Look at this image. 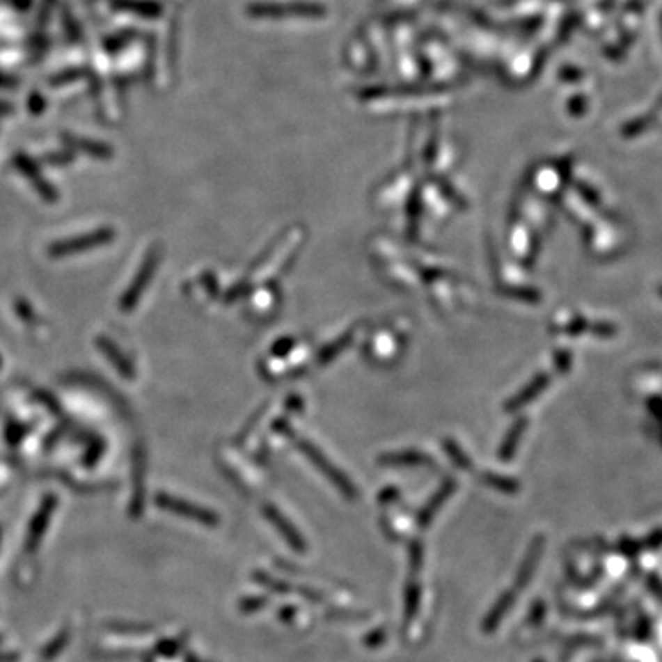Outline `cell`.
<instances>
[{
	"mask_svg": "<svg viewBox=\"0 0 662 662\" xmlns=\"http://www.w3.org/2000/svg\"><path fill=\"white\" fill-rule=\"evenodd\" d=\"M113 239V228L103 226V228H96V230L87 232V234H81V236L77 237H70V239L52 243L50 249H48V254H50L52 258L72 256V254H81V252H87L90 251V249H96V246L107 245V243H111Z\"/></svg>",
	"mask_w": 662,
	"mask_h": 662,
	"instance_id": "1",
	"label": "cell"
},
{
	"mask_svg": "<svg viewBox=\"0 0 662 662\" xmlns=\"http://www.w3.org/2000/svg\"><path fill=\"white\" fill-rule=\"evenodd\" d=\"M159 260L160 251L155 246V249H151V251L148 252V256L144 258V262L140 265L136 276H134V280L131 282V285L125 289V293H123L122 300H120V309H122L123 313H129V311H133V309L136 308V304H139V300L142 298L145 287H148L155 271H157Z\"/></svg>",
	"mask_w": 662,
	"mask_h": 662,
	"instance_id": "2",
	"label": "cell"
},
{
	"mask_svg": "<svg viewBox=\"0 0 662 662\" xmlns=\"http://www.w3.org/2000/svg\"><path fill=\"white\" fill-rule=\"evenodd\" d=\"M15 166L21 170V173L24 175L26 179L31 180V184L36 188V191L39 196L42 197L45 200H57V191L54 190V186L50 182L45 180V177H41V171L37 170V166L31 162L30 159H26L22 155H19L15 159Z\"/></svg>",
	"mask_w": 662,
	"mask_h": 662,
	"instance_id": "3",
	"label": "cell"
},
{
	"mask_svg": "<svg viewBox=\"0 0 662 662\" xmlns=\"http://www.w3.org/2000/svg\"><path fill=\"white\" fill-rule=\"evenodd\" d=\"M96 346L102 349L103 355L109 359V363L118 370L120 375H123L125 379H133L134 368L133 365H131V361L122 354V349H120L113 340L109 339V337H102V335H100L98 339H96Z\"/></svg>",
	"mask_w": 662,
	"mask_h": 662,
	"instance_id": "4",
	"label": "cell"
},
{
	"mask_svg": "<svg viewBox=\"0 0 662 662\" xmlns=\"http://www.w3.org/2000/svg\"><path fill=\"white\" fill-rule=\"evenodd\" d=\"M65 142H67L68 145H72V148L83 151V153H90L93 157H98V159H107V157L113 155V149L109 148V145L100 144V142H93V140L77 139V136H65Z\"/></svg>",
	"mask_w": 662,
	"mask_h": 662,
	"instance_id": "5",
	"label": "cell"
},
{
	"mask_svg": "<svg viewBox=\"0 0 662 662\" xmlns=\"http://www.w3.org/2000/svg\"><path fill=\"white\" fill-rule=\"evenodd\" d=\"M302 449H304V451H306V452H308L309 457L313 458V462L317 464V466H319V467H322L324 471L328 473L329 477L333 478L335 482H339L340 486H342V488H348V482H346V480H344V478L340 477L339 473L335 471L333 467L329 466V464L326 462V460H324V457H322V455H320V452L317 451V449H315L313 446H309V443H302Z\"/></svg>",
	"mask_w": 662,
	"mask_h": 662,
	"instance_id": "6",
	"label": "cell"
},
{
	"mask_svg": "<svg viewBox=\"0 0 662 662\" xmlns=\"http://www.w3.org/2000/svg\"><path fill=\"white\" fill-rule=\"evenodd\" d=\"M19 315H21L24 320H33V313H31V308H28L24 302H19Z\"/></svg>",
	"mask_w": 662,
	"mask_h": 662,
	"instance_id": "7",
	"label": "cell"
},
{
	"mask_svg": "<svg viewBox=\"0 0 662 662\" xmlns=\"http://www.w3.org/2000/svg\"><path fill=\"white\" fill-rule=\"evenodd\" d=\"M0 363H2V361H0Z\"/></svg>",
	"mask_w": 662,
	"mask_h": 662,
	"instance_id": "8",
	"label": "cell"
}]
</instances>
